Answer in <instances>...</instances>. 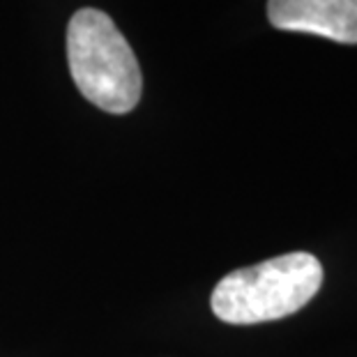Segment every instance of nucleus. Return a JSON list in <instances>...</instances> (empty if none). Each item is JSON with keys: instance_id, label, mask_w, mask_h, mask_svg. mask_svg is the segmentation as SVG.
<instances>
[{"instance_id": "1", "label": "nucleus", "mask_w": 357, "mask_h": 357, "mask_svg": "<svg viewBox=\"0 0 357 357\" xmlns=\"http://www.w3.org/2000/svg\"><path fill=\"white\" fill-rule=\"evenodd\" d=\"M323 284L314 254L293 252L226 275L212 291L210 307L229 325L279 321L307 307Z\"/></svg>"}, {"instance_id": "3", "label": "nucleus", "mask_w": 357, "mask_h": 357, "mask_svg": "<svg viewBox=\"0 0 357 357\" xmlns=\"http://www.w3.org/2000/svg\"><path fill=\"white\" fill-rule=\"evenodd\" d=\"M268 19L279 30L357 44V0H268Z\"/></svg>"}, {"instance_id": "2", "label": "nucleus", "mask_w": 357, "mask_h": 357, "mask_svg": "<svg viewBox=\"0 0 357 357\" xmlns=\"http://www.w3.org/2000/svg\"><path fill=\"white\" fill-rule=\"evenodd\" d=\"M67 63L81 95L102 111L120 116L139 104V60L109 14L93 7L74 14L67 26Z\"/></svg>"}]
</instances>
